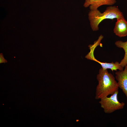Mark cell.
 Returning <instances> with one entry per match:
<instances>
[{
	"label": "cell",
	"mask_w": 127,
	"mask_h": 127,
	"mask_svg": "<svg viewBox=\"0 0 127 127\" xmlns=\"http://www.w3.org/2000/svg\"><path fill=\"white\" fill-rule=\"evenodd\" d=\"M96 79L98 82L96 89L95 98L98 100L113 94L119 87L115 78L107 69L101 68L99 70Z\"/></svg>",
	"instance_id": "obj_1"
},
{
	"label": "cell",
	"mask_w": 127,
	"mask_h": 127,
	"mask_svg": "<svg viewBox=\"0 0 127 127\" xmlns=\"http://www.w3.org/2000/svg\"><path fill=\"white\" fill-rule=\"evenodd\" d=\"M123 15L119 8L114 6L107 7L103 13L98 9L90 10L88 13V17L92 29L93 31H96L99 29V24L103 20L117 19Z\"/></svg>",
	"instance_id": "obj_2"
},
{
	"label": "cell",
	"mask_w": 127,
	"mask_h": 127,
	"mask_svg": "<svg viewBox=\"0 0 127 127\" xmlns=\"http://www.w3.org/2000/svg\"><path fill=\"white\" fill-rule=\"evenodd\" d=\"M118 91L109 97L107 96L100 99L99 103L105 113L111 114L123 108L125 103L123 102H120L118 100Z\"/></svg>",
	"instance_id": "obj_3"
},
{
	"label": "cell",
	"mask_w": 127,
	"mask_h": 127,
	"mask_svg": "<svg viewBox=\"0 0 127 127\" xmlns=\"http://www.w3.org/2000/svg\"><path fill=\"white\" fill-rule=\"evenodd\" d=\"M102 39L101 37H99L98 39L94 42L93 44L90 45L89 46L90 51L86 55V57L88 59L93 60L98 63L100 64L102 68L104 69H109L112 72L114 70L117 71V70L119 71L123 70V68L121 66L119 63L118 61H116L115 63L113 62L111 63L102 62L97 60L95 57L94 54V50L98 46L100 45L101 41Z\"/></svg>",
	"instance_id": "obj_4"
},
{
	"label": "cell",
	"mask_w": 127,
	"mask_h": 127,
	"mask_svg": "<svg viewBox=\"0 0 127 127\" xmlns=\"http://www.w3.org/2000/svg\"><path fill=\"white\" fill-rule=\"evenodd\" d=\"M125 67L124 70L115 72V78L119 88L122 90L127 99V65Z\"/></svg>",
	"instance_id": "obj_5"
},
{
	"label": "cell",
	"mask_w": 127,
	"mask_h": 127,
	"mask_svg": "<svg viewBox=\"0 0 127 127\" xmlns=\"http://www.w3.org/2000/svg\"><path fill=\"white\" fill-rule=\"evenodd\" d=\"M113 31L115 35L119 37L127 36V21L123 15L117 19Z\"/></svg>",
	"instance_id": "obj_6"
},
{
	"label": "cell",
	"mask_w": 127,
	"mask_h": 127,
	"mask_svg": "<svg viewBox=\"0 0 127 127\" xmlns=\"http://www.w3.org/2000/svg\"><path fill=\"white\" fill-rule=\"evenodd\" d=\"M116 2V0H85L83 6L85 8L89 7L90 10H93L98 9L103 5H112Z\"/></svg>",
	"instance_id": "obj_7"
},
{
	"label": "cell",
	"mask_w": 127,
	"mask_h": 127,
	"mask_svg": "<svg viewBox=\"0 0 127 127\" xmlns=\"http://www.w3.org/2000/svg\"><path fill=\"white\" fill-rule=\"evenodd\" d=\"M115 44L117 47L122 48L124 51L125 53L123 58L119 63L121 66L123 68L127 65V41L123 42L118 40L115 43Z\"/></svg>",
	"instance_id": "obj_8"
},
{
	"label": "cell",
	"mask_w": 127,
	"mask_h": 127,
	"mask_svg": "<svg viewBox=\"0 0 127 127\" xmlns=\"http://www.w3.org/2000/svg\"><path fill=\"white\" fill-rule=\"evenodd\" d=\"M7 62V60L4 58L3 54L2 53H0V63H5Z\"/></svg>",
	"instance_id": "obj_9"
},
{
	"label": "cell",
	"mask_w": 127,
	"mask_h": 127,
	"mask_svg": "<svg viewBox=\"0 0 127 127\" xmlns=\"http://www.w3.org/2000/svg\"></svg>",
	"instance_id": "obj_10"
}]
</instances>
